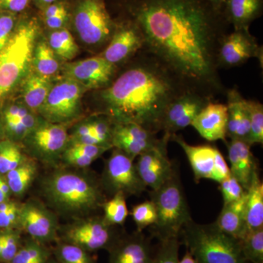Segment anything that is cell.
<instances>
[{
	"mask_svg": "<svg viewBox=\"0 0 263 263\" xmlns=\"http://www.w3.org/2000/svg\"><path fill=\"white\" fill-rule=\"evenodd\" d=\"M141 32V51L153 57L190 91L214 99L226 91L219 51L230 24L209 0H127Z\"/></svg>",
	"mask_w": 263,
	"mask_h": 263,
	"instance_id": "1",
	"label": "cell"
},
{
	"mask_svg": "<svg viewBox=\"0 0 263 263\" xmlns=\"http://www.w3.org/2000/svg\"><path fill=\"white\" fill-rule=\"evenodd\" d=\"M138 53L134 65L100 89L102 114L113 123H136L157 134L170 105L190 90L153 57Z\"/></svg>",
	"mask_w": 263,
	"mask_h": 263,
	"instance_id": "2",
	"label": "cell"
},
{
	"mask_svg": "<svg viewBox=\"0 0 263 263\" xmlns=\"http://www.w3.org/2000/svg\"><path fill=\"white\" fill-rule=\"evenodd\" d=\"M40 29L36 17H24L17 21L11 37L0 52V103L30 72Z\"/></svg>",
	"mask_w": 263,
	"mask_h": 263,
	"instance_id": "3",
	"label": "cell"
},
{
	"mask_svg": "<svg viewBox=\"0 0 263 263\" xmlns=\"http://www.w3.org/2000/svg\"><path fill=\"white\" fill-rule=\"evenodd\" d=\"M42 187L48 201L59 212L69 215L89 214L105 202L98 185L76 173H54L44 180Z\"/></svg>",
	"mask_w": 263,
	"mask_h": 263,
	"instance_id": "4",
	"label": "cell"
},
{
	"mask_svg": "<svg viewBox=\"0 0 263 263\" xmlns=\"http://www.w3.org/2000/svg\"><path fill=\"white\" fill-rule=\"evenodd\" d=\"M180 235L197 263H249L242 254L240 240L221 231L214 222L200 224L192 219Z\"/></svg>",
	"mask_w": 263,
	"mask_h": 263,
	"instance_id": "5",
	"label": "cell"
},
{
	"mask_svg": "<svg viewBox=\"0 0 263 263\" xmlns=\"http://www.w3.org/2000/svg\"><path fill=\"white\" fill-rule=\"evenodd\" d=\"M150 197L157 211L153 235L160 241L179 238L183 227L193 219L178 174L175 172L160 188L152 190Z\"/></svg>",
	"mask_w": 263,
	"mask_h": 263,
	"instance_id": "6",
	"label": "cell"
},
{
	"mask_svg": "<svg viewBox=\"0 0 263 263\" xmlns=\"http://www.w3.org/2000/svg\"><path fill=\"white\" fill-rule=\"evenodd\" d=\"M73 24L81 41L95 47L109 42L116 29L105 0H78Z\"/></svg>",
	"mask_w": 263,
	"mask_h": 263,
	"instance_id": "7",
	"label": "cell"
},
{
	"mask_svg": "<svg viewBox=\"0 0 263 263\" xmlns=\"http://www.w3.org/2000/svg\"><path fill=\"white\" fill-rule=\"evenodd\" d=\"M86 90L72 79L63 77L52 85L38 114L47 122L65 124L79 117L81 98Z\"/></svg>",
	"mask_w": 263,
	"mask_h": 263,
	"instance_id": "8",
	"label": "cell"
},
{
	"mask_svg": "<svg viewBox=\"0 0 263 263\" xmlns=\"http://www.w3.org/2000/svg\"><path fill=\"white\" fill-rule=\"evenodd\" d=\"M171 140L182 148L196 181L211 179L219 183L230 174V167L224 157L215 147L210 145H190L176 134L172 135Z\"/></svg>",
	"mask_w": 263,
	"mask_h": 263,
	"instance_id": "9",
	"label": "cell"
},
{
	"mask_svg": "<svg viewBox=\"0 0 263 263\" xmlns=\"http://www.w3.org/2000/svg\"><path fill=\"white\" fill-rule=\"evenodd\" d=\"M103 183L110 193L140 195L146 190L137 172L133 159L116 148L105 163Z\"/></svg>",
	"mask_w": 263,
	"mask_h": 263,
	"instance_id": "10",
	"label": "cell"
},
{
	"mask_svg": "<svg viewBox=\"0 0 263 263\" xmlns=\"http://www.w3.org/2000/svg\"><path fill=\"white\" fill-rule=\"evenodd\" d=\"M70 137L65 124L43 119L24 140V145L40 160L51 162L62 155L68 146Z\"/></svg>",
	"mask_w": 263,
	"mask_h": 263,
	"instance_id": "11",
	"label": "cell"
},
{
	"mask_svg": "<svg viewBox=\"0 0 263 263\" xmlns=\"http://www.w3.org/2000/svg\"><path fill=\"white\" fill-rule=\"evenodd\" d=\"M171 136L164 134L156 146L138 156L137 172L146 187L160 188L172 177L175 171L167 156V143Z\"/></svg>",
	"mask_w": 263,
	"mask_h": 263,
	"instance_id": "12",
	"label": "cell"
},
{
	"mask_svg": "<svg viewBox=\"0 0 263 263\" xmlns=\"http://www.w3.org/2000/svg\"><path fill=\"white\" fill-rule=\"evenodd\" d=\"M103 218H91L72 224L64 232L63 242L81 247L89 252L108 249L115 243L112 230Z\"/></svg>",
	"mask_w": 263,
	"mask_h": 263,
	"instance_id": "13",
	"label": "cell"
},
{
	"mask_svg": "<svg viewBox=\"0 0 263 263\" xmlns=\"http://www.w3.org/2000/svg\"><path fill=\"white\" fill-rule=\"evenodd\" d=\"M117 66L100 56L67 63L62 67L63 77L72 79L86 90L103 89L111 84Z\"/></svg>",
	"mask_w": 263,
	"mask_h": 263,
	"instance_id": "14",
	"label": "cell"
},
{
	"mask_svg": "<svg viewBox=\"0 0 263 263\" xmlns=\"http://www.w3.org/2000/svg\"><path fill=\"white\" fill-rule=\"evenodd\" d=\"M18 224L41 245L57 239L58 227L54 216L37 202L29 201L20 207Z\"/></svg>",
	"mask_w": 263,
	"mask_h": 263,
	"instance_id": "15",
	"label": "cell"
},
{
	"mask_svg": "<svg viewBox=\"0 0 263 263\" xmlns=\"http://www.w3.org/2000/svg\"><path fill=\"white\" fill-rule=\"evenodd\" d=\"M143 47L141 32L129 19L116 22V29L107 47L99 56L117 66L127 62Z\"/></svg>",
	"mask_w": 263,
	"mask_h": 263,
	"instance_id": "16",
	"label": "cell"
},
{
	"mask_svg": "<svg viewBox=\"0 0 263 263\" xmlns=\"http://www.w3.org/2000/svg\"><path fill=\"white\" fill-rule=\"evenodd\" d=\"M212 99L187 91L170 105L164 115L162 131L171 136L191 125L195 118Z\"/></svg>",
	"mask_w": 263,
	"mask_h": 263,
	"instance_id": "17",
	"label": "cell"
},
{
	"mask_svg": "<svg viewBox=\"0 0 263 263\" xmlns=\"http://www.w3.org/2000/svg\"><path fill=\"white\" fill-rule=\"evenodd\" d=\"M160 138L136 123H114L111 144L122 151L134 160L138 157L156 146Z\"/></svg>",
	"mask_w": 263,
	"mask_h": 263,
	"instance_id": "18",
	"label": "cell"
},
{
	"mask_svg": "<svg viewBox=\"0 0 263 263\" xmlns=\"http://www.w3.org/2000/svg\"><path fill=\"white\" fill-rule=\"evenodd\" d=\"M262 48L249 30H234L223 39L219 51V67L243 65L253 57H262Z\"/></svg>",
	"mask_w": 263,
	"mask_h": 263,
	"instance_id": "19",
	"label": "cell"
},
{
	"mask_svg": "<svg viewBox=\"0 0 263 263\" xmlns=\"http://www.w3.org/2000/svg\"><path fill=\"white\" fill-rule=\"evenodd\" d=\"M228 119L227 104L212 100L197 114L191 125L207 141H226Z\"/></svg>",
	"mask_w": 263,
	"mask_h": 263,
	"instance_id": "20",
	"label": "cell"
},
{
	"mask_svg": "<svg viewBox=\"0 0 263 263\" xmlns=\"http://www.w3.org/2000/svg\"><path fill=\"white\" fill-rule=\"evenodd\" d=\"M108 251L109 263H151L153 254L149 239L139 231L117 238Z\"/></svg>",
	"mask_w": 263,
	"mask_h": 263,
	"instance_id": "21",
	"label": "cell"
},
{
	"mask_svg": "<svg viewBox=\"0 0 263 263\" xmlns=\"http://www.w3.org/2000/svg\"><path fill=\"white\" fill-rule=\"evenodd\" d=\"M228 159L230 163V174L238 180L246 191L249 190L257 164L251 146L240 140H231L228 143Z\"/></svg>",
	"mask_w": 263,
	"mask_h": 263,
	"instance_id": "22",
	"label": "cell"
},
{
	"mask_svg": "<svg viewBox=\"0 0 263 263\" xmlns=\"http://www.w3.org/2000/svg\"><path fill=\"white\" fill-rule=\"evenodd\" d=\"M228 119L227 137L231 140H240L248 143L250 120L245 100L236 89L227 91Z\"/></svg>",
	"mask_w": 263,
	"mask_h": 263,
	"instance_id": "23",
	"label": "cell"
},
{
	"mask_svg": "<svg viewBox=\"0 0 263 263\" xmlns=\"http://www.w3.org/2000/svg\"><path fill=\"white\" fill-rule=\"evenodd\" d=\"M262 11L263 0H228L223 10L227 22L234 30H249Z\"/></svg>",
	"mask_w": 263,
	"mask_h": 263,
	"instance_id": "24",
	"label": "cell"
},
{
	"mask_svg": "<svg viewBox=\"0 0 263 263\" xmlns=\"http://www.w3.org/2000/svg\"><path fill=\"white\" fill-rule=\"evenodd\" d=\"M247 191L239 200L223 206L215 221L216 226L226 234L240 240L246 235L245 209Z\"/></svg>",
	"mask_w": 263,
	"mask_h": 263,
	"instance_id": "25",
	"label": "cell"
},
{
	"mask_svg": "<svg viewBox=\"0 0 263 263\" xmlns=\"http://www.w3.org/2000/svg\"><path fill=\"white\" fill-rule=\"evenodd\" d=\"M245 227L246 235L263 228V183L259 179L258 169L254 171L247 190Z\"/></svg>",
	"mask_w": 263,
	"mask_h": 263,
	"instance_id": "26",
	"label": "cell"
},
{
	"mask_svg": "<svg viewBox=\"0 0 263 263\" xmlns=\"http://www.w3.org/2000/svg\"><path fill=\"white\" fill-rule=\"evenodd\" d=\"M22 85V102L30 111L38 113L51 89V79L39 76L33 71L29 72Z\"/></svg>",
	"mask_w": 263,
	"mask_h": 263,
	"instance_id": "27",
	"label": "cell"
},
{
	"mask_svg": "<svg viewBox=\"0 0 263 263\" xmlns=\"http://www.w3.org/2000/svg\"><path fill=\"white\" fill-rule=\"evenodd\" d=\"M32 67L38 75L50 79L60 71L58 57L48 46L47 41L41 40L36 43L33 53Z\"/></svg>",
	"mask_w": 263,
	"mask_h": 263,
	"instance_id": "28",
	"label": "cell"
},
{
	"mask_svg": "<svg viewBox=\"0 0 263 263\" xmlns=\"http://www.w3.org/2000/svg\"><path fill=\"white\" fill-rule=\"evenodd\" d=\"M47 42L56 56L64 61H70L79 53V46L68 29L52 31Z\"/></svg>",
	"mask_w": 263,
	"mask_h": 263,
	"instance_id": "29",
	"label": "cell"
},
{
	"mask_svg": "<svg viewBox=\"0 0 263 263\" xmlns=\"http://www.w3.org/2000/svg\"><path fill=\"white\" fill-rule=\"evenodd\" d=\"M37 167L34 162L26 160L16 168L6 174L7 182L10 192L17 196L23 195L30 186L36 176Z\"/></svg>",
	"mask_w": 263,
	"mask_h": 263,
	"instance_id": "30",
	"label": "cell"
},
{
	"mask_svg": "<svg viewBox=\"0 0 263 263\" xmlns=\"http://www.w3.org/2000/svg\"><path fill=\"white\" fill-rule=\"evenodd\" d=\"M43 120V119L38 117L37 114L30 112L22 119L3 122L8 140L15 143L16 141H24L26 137Z\"/></svg>",
	"mask_w": 263,
	"mask_h": 263,
	"instance_id": "31",
	"label": "cell"
},
{
	"mask_svg": "<svg viewBox=\"0 0 263 263\" xmlns=\"http://www.w3.org/2000/svg\"><path fill=\"white\" fill-rule=\"evenodd\" d=\"M102 206L104 211V221L108 226H121L124 224L129 214L125 195L122 193L115 194L113 198L104 202Z\"/></svg>",
	"mask_w": 263,
	"mask_h": 263,
	"instance_id": "32",
	"label": "cell"
},
{
	"mask_svg": "<svg viewBox=\"0 0 263 263\" xmlns=\"http://www.w3.org/2000/svg\"><path fill=\"white\" fill-rule=\"evenodd\" d=\"M27 160L15 142L0 141V174H7Z\"/></svg>",
	"mask_w": 263,
	"mask_h": 263,
	"instance_id": "33",
	"label": "cell"
},
{
	"mask_svg": "<svg viewBox=\"0 0 263 263\" xmlns=\"http://www.w3.org/2000/svg\"><path fill=\"white\" fill-rule=\"evenodd\" d=\"M240 242L242 254L246 261L263 263V228L247 233Z\"/></svg>",
	"mask_w": 263,
	"mask_h": 263,
	"instance_id": "34",
	"label": "cell"
},
{
	"mask_svg": "<svg viewBox=\"0 0 263 263\" xmlns=\"http://www.w3.org/2000/svg\"><path fill=\"white\" fill-rule=\"evenodd\" d=\"M49 256L43 245L30 240L21 246L10 263H48Z\"/></svg>",
	"mask_w": 263,
	"mask_h": 263,
	"instance_id": "35",
	"label": "cell"
},
{
	"mask_svg": "<svg viewBox=\"0 0 263 263\" xmlns=\"http://www.w3.org/2000/svg\"><path fill=\"white\" fill-rule=\"evenodd\" d=\"M54 254L57 263H96L90 252L66 242L57 246Z\"/></svg>",
	"mask_w": 263,
	"mask_h": 263,
	"instance_id": "36",
	"label": "cell"
},
{
	"mask_svg": "<svg viewBox=\"0 0 263 263\" xmlns=\"http://www.w3.org/2000/svg\"><path fill=\"white\" fill-rule=\"evenodd\" d=\"M247 107L250 120V133L248 143L252 145L263 143V105L255 100H247Z\"/></svg>",
	"mask_w": 263,
	"mask_h": 263,
	"instance_id": "37",
	"label": "cell"
},
{
	"mask_svg": "<svg viewBox=\"0 0 263 263\" xmlns=\"http://www.w3.org/2000/svg\"><path fill=\"white\" fill-rule=\"evenodd\" d=\"M179 240L178 238L160 241V245L152 254L151 263H179Z\"/></svg>",
	"mask_w": 263,
	"mask_h": 263,
	"instance_id": "38",
	"label": "cell"
},
{
	"mask_svg": "<svg viewBox=\"0 0 263 263\" xmlns=\"http://www.w3.org/2000/svg\"><path fill=\"white\" fill-rule=\"evenodd\" d=\"M131 215L138 231L142 232L147 227H152L157 221V211L152 200L143 202L133 207Z\"/></svg>",
	"mask_w": 263,
	"mask_h": 263,
	"instance_id": "39",
	"label": "cell"
},
{
	"mask_svg": "<svg viewBox=\"0 0 263 263\" xmlns=\"http://www.w3.org/2000/svg\"><path fill=\"white\" fill-rule=\"evenodd\" d=\"M219 190L222 195L224 205L239 200L247 192L231 174L219 183Z\"/></svg>",
	"mask_w": 263,
	"mask_h": 263,
	"instance_id": "40",
	"label": "cell"
},
{
	"mask_svg": "<svg viewBox=\"0 0 263 263\" xmlns=\"http://www.w3.org/2000/svg\"><path fill=\"white\" fill-rule=\"evenodd\" d=\"M3 248L0 261L10 263L20 248V235L18 232L8 231L3 233Z\"/></svg>",
	"mask_w": 263,
	"mask_h": 263,
	"instance_id": "41",
	"label": "cell"
},
{
	"mask_svg": "<svg viewBox=\"0 0 263 263\" xmlns=\"http://www.w3.org/2000/svg\"><path fill=\"white\" fill-rule=\"evenodd\" d=\"M16 23L14 13L0 12V52L9 41Z\"/></svg>",
	"mask_w": 263,
	"mask_h": 263,
	"instance_id": "42",
	"label": "cell"
},
{
	"mask_svg": "<svg viewBox=\"0 0 263 263\" xmlns=\"http://www.w3.org/2000/svg\"><path fill=\"white\" fill-rule=\"evenodd\" d=\"M111 148L112 147L110 146H98V145L70 144L67 146L65 151L70 153L76 154V155L86 156L97 160L105 152Z\"/></svg>",
	"mask_w": 263,
	"mask_h": 263,
	"instance_id": "43",
	"label": "cell"
},
{
	"mask_svg": "<svg viewBox=\"0 0 263 263\" xmlns=\"http://www.w3.org/2000/svg\"><path fill=\"white\" fill-rule=\"evenodd\" d=\"M30 112L32 111L27 108L23 102H13L8 104L3 110V122L22 119Z\"/></svg>",
	"mask_w": 263,
	"mask_h": 263,
	"instance_id": "44",
	"label": "cell"
},
{
	"mask_svg": "<svg viewBox=\"0 0 263 263\" xmlns=\"http://www.w3.org/2000/svg\"><path fill=\"white\" fill-rule=\"evenodd\" d=\"M20 207L15 202L8 210L0 212V228L9 229L18 224Z\"/></svg>",
	"mask_w": 263,
	"mask_h": 263,
	"instance_id": "45",
	"label": "cell"
},
{
	"mask_svg": "<svg viewBox=\"0 0 263 263\" xmlns=\"http://www.w3.org/2000/svg\"><path fill=\"white\" fill-rule=\"evenodd\" d=\"M62 158L65 160L66 163L79 167H88L96 160L91 158V157L70 153V152H66V151L62 154Z\"/></svg>",
	"mask_w": 263,
	"mask_h": 263,
	"instance_id": "46",
	"label": "cell"
},
{
	"mask_svg": "<svg viewBox=\"0 0 263 263\" xmlns=\"http://www.w3.org/2000/svg\"><path fill=\"white\" fill-rule=\"evenodd\" d=\"M29 0H0V12L21 13L28 7Z\"/></svg>",
	"mask_w": 263,
	"mask_h": 263,
	"instance_id": "47",
	"label": "cell"
},
{
	"mask_svg": "<svg viewBox=\"0 0 263 263\" xmlns=\"http://www.w3.org/2000/svg\"><path fill=\"white\" fill-rule=\"evenodd\" d=\"M67 20H68V13L66 10L59 14L44 18V22L48 29L53 31L65 28L64 27L67 23Z\"/></svg>",
	"mask_w": 263,
	"mask_h": 263,
	"instance_id": "48",
	"label": "cell"
},
{
	"mask_svg": "<svg viewBox=\"0 0 263 263\" xmlns=\"http://www.w3.org/2000/svg\"><path fill=\"white\" fill-rule=\"evenodd\" d=\"M65 5L62 3H54L46 7L43 10V18H49L53 15L59 14L66 10Z\"/></svg>",
	"mask_w": 263,
	"mask_h": 263,
	"instance_id": "49",
	"label": "cell"
},
{
	"mask_svg": "<svg viewBox=\"0 0 263 263\" xmlns=\"http://www.w3.org/2000/svg\"><path fill=\"white\" fill-rule=\"evenodd\" d=\"M89 135H94L92 133L91 125L89 121L82 124H79L76 128L74 133H72V138H79V137L89 136ZM102 143V142H101Z\"/></svg>",
	"mask_w": 263,
	"mask_h": 263,
	"instance_id": "50",
	"label": "cell"
},
{
	"mask_svg": "<svg viewBox=\"0 0 263 263\" xmlns=\"http://www.w3.org/2000/svg\"><path fill=\"white\" fill-rule=\"evenodd\" d=\"M179 263H197L191 254L186 250V254L180 259Z\"/></svg>",
	"mask_w": 263,
	"mask_h": 263,
	"instance_id": "51",
	"label": "cell"
},
{
	"mask_svg": "<svg viewBox=\"0 0 263 263\" xmlns=\"http://www.w3.org/2000/svg\"><path fill=\"white\" fill-rule=\"evenodd\" d=\"M210 3L216 8V9L222 10H224V5H226L228 0H209Z\"/></svg>",
	"mask_w": 263,
	"mask_h": 263,
	"instance_id": "52",
	"label": "cell"
},
{
	"mask_svg": "<svg viewBox=\"0 0 263 263\" xmlns=\"http://www.w3.org/2000/svg\"><path fill=\"white\" fill-rule=\"evenodd\" d=\"M36 3L41 8H46L48 5L53 4V3H56L57 0H35Z\"/></svg>",
	"mask_w": 263,
	"mask_h": 263,
	"instance_id": "53",
	"label": "cell"
},
{
	"mask_svg": "<svg viewBox=\"0 0 263 263\" xmlns=\"http://www.w3.org/2000/svg\"><path fill=\"white\" fill-rule=\"evenodd\" d=\"M3 248V235L0 234V257H1L2 252Z\"/></svg>",
	"mask_w": 263,
	"mask_h": 263,
	"instance_id": "54",
	"label": "cell"
},
{
	"mask_svg": "<svg viewBox=\"0 0 263 263\" xmlns=\"http://www.w3.org/2000/svg\"><path fill=\"white\" fill-rule=\"evenodd\" d=\"M48 263H57V262H55V261H49Z\"/></svg>",
	"mask_w": 263,
	"mask_h": 263,
	"instance_id": "55",
	"label": "cell"
}]
</instances>
